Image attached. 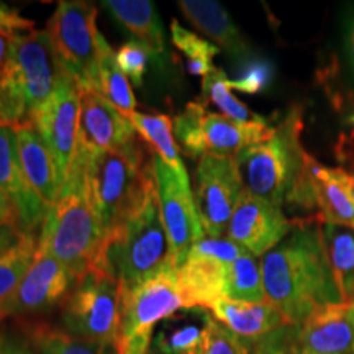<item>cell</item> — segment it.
<instances>
[{
    "instance_id": "obj_43",
    "label": "cell",
    "mask_w": 354,
    "mask_h": 354,
    "mask_svg": "<svg viewBox=\"0 0 354 354\" xmlns=\"http://www.w3.org/2000/svg\"><path fill=\"white\" fill-rule=\"evenodd\" d=\"M348 122H349V123H351V127L354 128V113H351V115H349V117H348Z\"/></svg>"
},
{
    "instance_id": "obj_30",
    "label": "cell",
    "mask_w": 354,
    "mask_h": 354,
    "mask_svg": "<svg viewBox=\"0 0 354 354\" xmlns=\"http://www.w3.org/2000/svg\"><path fill=\"white\" fill-rule=\"evenodd\" d=\"M202 104L212 102L215 107L221 110V115L232 118L240 123H254L263 120L264 117L251 112L250 107L241 104L232 94V81L227 77L225 71L221 68H215L210 74L202 79Z\"/></svg>"
},
{
    "instance_id": "obj_42",
    "label": "cell",
    "mask_w": 354,
    "mask_h": 354,
    "mask_svg": "<svg viewBox=\"0 0 354 354\" xmlns=\"http://www.w3.org/2000/svg\"><path fill=\"white\" fill-rule=\"evenodd\" d=\"M0 225H17V212L7 194L0 189Z\"/></svg>"
},
{
    "instance_id": "obj_2",
    "label": "cell",
    "mask_w": 354,
    "mask_h": 354,
    "mask_svg": "<svg viewBox=\"0 0 354 354\" xmlns=\"http://www.w3.org/2000/svg\"><path fill=\"white\" fill-rule=\"evenodd\" d=\"M171 263L156 180L148 162L138 198L105 236L94 269L110 274L122 287H130L154 276Z\"/></svg>"
},
{
    "instance_id": "obj_9",
    "label": "cell",
    "mask_w": 354,
    "mask_h": 354,
    "mask_svg": "<svg viewBox=\"0 0 354 354\" xmlns=\"http://www.w3.org/2000/svg\"><path fill=\"white\" fill-rule=\"evenodd\" d=\"M84 149L88 192L99 215L105 240L138 198L146 166H143V161L118 153L97 151L87 146H84Z\"/></svg>"
},
{
    "instance_id": "obj_27",
    "label": "cell",
    "mask_w": 354,
    "mask_h": 354,
    "mask_svg": "<svg viewBox=\"0 0 354 354\" xmlns=\"http://www.w3.org/2000/svg\"><path fill=\"white\" fill-rule=\"evenodd\" d=\"M99 94L128 118L136 112V99L131 91L130 81L118 68L115 53L104 35H100Z\"/></svg>"
},
{
    "instance_id": "obj_28",
    "label": "cell",
    "mask_w": 354,
    "mask_h": 354,
    "mask_svg": "<svg viewBox=\"0 0 354 354\" xmlns=\"http://www.w3.org/2000/svg\"><path fill=\"white\" fill-rule=\"evenodd\" d=\"M15 35L0 26V123L13 128L26 125L24 102L13 77L12 39Z\"/></svg>"
},
{
    "instance_id": "obj_1",
    "label": "cell",
    "mask_w": 354,
    "mask_h": 354,
    "mask_svg": "<svg viewBox=\"0 0 354 354\" xmlns=\"http://www.w3.org/2000/svg\"><path fill=\"white\" fill-rule=\"evenodd\" d=\"M268 302L282 313L287 325L299 326L323 305L344 304L336 284L320 220H295L292 233L261 258Z\"/></svg>"
},
{
    "instance_id": "obj_41",
    "label": "cell",
    "mask_w": 354,
    "mask_h": 354,
    "mask_svg": "<svg viewBox=\"0 0 354 354\" xmlns=\"http://www.w3.org/2000/svg\"><path fill=\"white\" fill-rule=\"evenodd\" d=\"M343 41H344V53L351 66V71L354 74V8L348 12V15L344 17V25H343Z\"/></svg>"
},
{
    "instance_id": "obj_24",
    "label": "cell",
    "mask_w": 354,
    "mask_h": 354,
    "mask_svg": "<svg viewBox=\"0 0 354 354\" xmlns=\"http://www.w3.org/2000/svg\"><path fill=\"white\" fill-rule=\"evenodd\" d=\"M136 41L149 48L154 57H162L166 53L165 28L156 7L149 0H107L102 3Z\"/></svg>"
},
{
    "instance_id": "obj_23",
    "label": "cell",
    "mask_w": 354,
    "mask_h": 354,
    "mask_svg": "<svg viewBox=\"0 0 354 354\" xmlns=\"http://www.w3.org/2000/svg\"><path fill=\"white\" fill-rule=\"evenodd\" d=\"M210 313L220 325L248 342H258L264 335L287 325L271 302L245 304L221 299L212 305Z\"/></svg>"
},
{
    "instance_id": "obj_37",
    "label": "cell",
    "mask_w": 354,
    "mask_h": 354,
    "mask_svg": "<svg viewBox=\"0 0 354 354\" xmlns=\"http://www.w3.org/2000/svg\"><path fill=\"white\" fill-rule=\"evenodd\" d=\"M274 77V68L268 59L253 57L243 64V69L234 81H232V88L245 92V94H261L271 86Z\"/></svg>"
},
{
    "instance_id": "obj_45",
    "label": "cell",
    "mask_w": 354,
    "mask_h": 354,
    "mask_svg": "<svg viewBox=\"0 0 354 354\" xmlns=\"http://www.w3.org/2000/svg\"><path fill=\"white\" fill-rule=\"evenodd\" d=\"M0 323H2V318H0Z\"/></svg>"
},
{
    "instance_id": "obj_21",
    "label": "cell",
    "mask_w": 354,
    "mask_h": 354,
    "mask_svg": "<svg viewBox=\"0 0 354 354\" xmlns=\"http://www.w3.org/2000/svg\"><path fill=\"white\" fill-rule=\"evenodd\" d=\"M308 171L318 210L317 218L322 223H335L354 230V201L349 194L344 169H330L312 156Z\"/></svg>"
},
{
    "instance_id": "obj_7",
    "label": "cell",
    "mask_w": 354,
    "mask_h": 354,
    "mask_svg": "<svg viewBox=\"0 0 354 354\" xmlns=\"http://www.w3.org/2000/svg\"><path fill=\"white\" fill-rule=\"evenodd\" d=\"M53 48L81 92H99L100 32L97 7L84 0H63L48 20Z\"/></svg>"
},
{
    "instance_id": "obj_18",
    "label": "cell",
    "mask_w": 354,
    "mask_h": 354,
    "mask_svg": "<svg viewBox=\"0 0 354 354\" xmlns=\"http://www.w3.org/2000/svg\"><path fill=\"white\" fill-rule=\"evenodd\" d=\"M351 304H331L313 310L297 326V354H353Z\"/></svg>"
},
{
    "instance_id": "obj_11",
    "label": "cell",
    "mask_w": 354,
    "mask_h": 354,
    "mask_svg": "<svg viewBox=\"0 0 354 354\" xmlns=\"http://www.w3.org/2000/svg\"><path fill=\"white\" fill-rule=\"evenodd\" d=\"M156 180L159 207L169 240L171 259L179 268L197 241L205 238L198 216L196 196L190 185L189 172H177L154 154L149 161Z\"/></svg>"
},
{
    "instance_id": "obj_13",
    "label": "cell",
    "mask_w": 354,
    "mask_h": 354,
    "mask_svg": "<svg viewBox=\"0 0 354 354\" xmlns=\"http://www.w3.org/2000/svg\"><path fill=\"white\" fill-rule=\"evenodd\" d=\"M79 122L81 88L73 77H68L50 102L35 113L30 123L51 151L63 180L68 177L77 151Z\"/></svg>"
},
{
    "instance_id": "obj_5",
    "label": "cell",
    "mask_w": 354,
    "mask_h": 354,
    "mask_svg": "<svg viewBox=\"0 0 354 354\" xmlns=\"http://www.w3.org/2000/svg\"><path fill=\"white\" fill-rule=\"evenodd\" d=\"M176 269V264L171 263L138 284L122 287L117 354H149L154 326L184 308Z\"/></svg>"
},
{
    "instance_id": "obj_6",
    "label": "cell",
    "mask_w": 354,
    "mask_h": 354,
    "mask_svg": "<svg viewBox=\"0 0 354 354\" xmlns=\"http://www.w3.org/2000/svg\"><path fill=\"white\" fill-rule=\"evenodd\" d=\"M66 333L84 342L117 346L122 320V286L110 274L94 269L79 279L63 300Z\"/></svg>"
},
{
    "instance_id": "obj_32",
    "label": "cell",
    "mask_w": 354,
    "mask_h": 354,
    "mask_svg": "<svg viewBox=\"0 0 354 354\" xmlns=\"http://www.w3.org/2000/svg\"><path fill=\"white\" fill-rule=\"evenodd\" d=\"M171 39L177 50L184 55L189 74L201 76L203 79L215 69L214 57L220 53L215 44L205 41L198 35L185 30L177 20L171 21Z\"/></svg>"
},
{
    "instance_id": "obj_39",
    "label": "cell",
    "mask_w": 354,
    "mask_h": 354,
    "mask_svg": "<svg viewBox=\"0 0 354 354\" xmlns=\"http://www.w3.org/2000/svg\"><path fill=\"white\" fill-rule=\"evenodd\" d=\"M0 354H35L30 343L21 336L0 333Z\"/></svg>"
},
{
    "instance_id": "obj_25",
    "label": "cell",
    "mask_w": 354,
    "mask_h": 354,
    "mask_svg": "<svg viewBox=\"0 0 354 354\" xmlns=\"http://www.w3.org/2000/svg\"><path fill=\"white\" fill-rule=\"evenodd\" d=\"M322 238L344 304L354 299V230L335 223H322Z\"/></svg>"
},
{
    "instance_id": "obj_40",
    "label": "cell",
    "mask_w": 354,
    "mask_h": 354,
    "mask_svg": "<svg viewBox=\"0 0 354 354\" xmlns=\"http://www.w3.org/2000/svg\"><path fill=\"white\" fill-rule=\"evenodd\" d=\"M24 232H20L15 225H0V254L7 253L13 246H17L25 238Z\"/></svg>"
},
{
    "instance_id": "obj_16",
    "label": "cell",
    "mask_w": 354,
    "mask_h": 354,
    "mask_svg": "<svg viewBox=\"0 0 354 354\" xmlns=\"http://www.w3.org/2000/svg\"><path fill=\"white\" fill-rule=\"evenodd\" d=\"M76 279L59 261L44 251H37L32 268L6 304L0 305V318L25 317L46 312L68 297Z\"/></svg>"
},
{
    "instance_id": "obj_10",
    "label": "cell",
    "mask_w": 354,
    "mask_h": 354,
    "mask_svg": "<svg viewBox=\"0 0 354 354\" xmlns=\"http://www.w3.org/2000/svg\"><path fill=\"white\" fill-rule=\"evenodd\" d=\"M13 77L24 102L26 125L71 77L53 48L48 30H25L12 39Z\"/></svg>"
},
{
    "instance_id": "obj_34",
    "label": "cell",
    "mask_w": 354,
    "mask_h": 354,
    "mask_svg": "<svg viewBox=\"0 0 354 354\" xmlns=\"http://www.w3.org/2000/svg\"><path fill=\"white\" fill-rule=\"evenodd\" d=\"M32 335L38 354H117L115 346L84 342L66 331L50 330L46 326L33 330Z\"/></svg>"
},
{
    "instance_id": "obj_17",
    "label": "cell",
    "mask_w": 354,
    "mask_h": 354,
    "mask_svg": "<svg viewBox=\"0 0 354 354\" xmlns=\"http://www.w3.org/2000/svg\"><path fill=\"white\" fill-rule=\"evenodd\" d=\"M0 189L15 207L20 232L35 234L37 230H41L50 207L26 180L19 156L15 128L6 123H0Z\"/></svg>"
},
{
    "instance_id": "obj_29",
    "label": "cell",
    "mask_w": 354,
    "mask_h": 354,
    "mask_svg": "<svg viewBox=\"0 0 354 354\" xmlns=\"http://www.w3.org/2000/svg\"><path fill=\"white\" fill-rule=\"evenodd\" d=\"M225 299L245 304L268 302L261 272V261L245 251L234 263L228 266Z\"/></svg>"
},
{
    "instance_id": "obj_35",
    "label": "cell",
    "mask_w": 354,
    "mask_h": 354,
    "mask_svg": "<svg viewBox=\"0 0 354 354\" xmlns=\"http://www.w3.org/2000/svg\"><path fill=\"white\" fill-rule=\"evenodd\" d=\"M205 354H253L254 342H248L220 325L214 317H205Z\"/></svg>"
},
{
    "instance_id": "obj_8",
    "label": "cell",
    "mask_w": 354,
    "mask_h": 354,
    "mask_svg": "<svg viewBox=\"0 0 354 354\" xmlns=\"http://www.w3.org/2000/svg\"><path fill=\"white\" fill-rule=\"evenodd\" d=\"M179 148L189 158L207 154L234 158L241 149L268 138L272 125L268 118L254 123H240L221 113L207 112L205 104L190 102L184 112L172 120Z\"/></svg>"
},
{
    "instance_id": "obj_14",
    "label": "cell",
    "mask_w": 354,
    "mask_h": 354,
    "mask_svg": "<svg viewBox=\"0 0 354 354\" xmlns=\"http://www.w3.org/2000/svg\"><path fill=\"white\" fill-rule=\"evenodd\" d=\"M79 143L97 151H112L143 161L140 136L130 118L99 92H81Z\"/></svg>"
},
{
    "instance_id": "obj_4",
    "label": "cell",
    "mask_w": 354,
    "mask_h": 354,
    "mask_svg": "<svg viewBox=\"0 0 354 354\" xmlns=\"http://www.w3.org/2000/svg\"><path fill=\"white\" fill-rule=\"evenodd\" d=\"M304 109L292 105L271 135L234 156L245 190L281 207L302 179L310 154L302 146Z\"/></svg>"
},
{
    "instance_id": "obj_44",
    "label": "cell",
    "mask_w": 354,
    "mask_h": 354,
    "mask_svg": "<svg viewBox=\"0 0 354 354\" xmlns=\"http://www.w3.org/2000/svg\"><path fill=\"white\" fill-rule=\"evenodd\" d=\"M351 307H353V317H354V299H353V302H351ZM353 354H354V346H353Z\"/></svg>"
},
{
    "instance_id": "obj_33",
    "label": "cell",
    "mask_w": 354,
    "mask_h": 354,
    "mask_svg": "<svg viewBox=\"0 0 354 354\" xmlns=\"http://www.w3.org/2000/svg\"><path fill=\"white\" fill-rule=\"evenodd\" d=\"M207 325H179L165 328L154 336L153 348L159 354H205Z\"/></svg>"
},
{
    "instance_id": "obj_19",
    "label": "cell",
    "mask_w": 354,
    "mask_h": 354,
    "mask_svg": "<svg viewBox=\"0 0 354 354\" xmlns=\"http://www.w3.org/2000/svg\"><path fill=\"white\" fill-rule=\"evenodd\" d=\"M228 266L223 261L189 253L176 269L177 286L184 299V308H207L225 299Z\"/></svg>"
},
{
    "instance_id": "obj_20",
    "label": "cell",
    "mask_w": 354,
    "mask_h": 354,
    "mask_svg": "<svg viewBox=\"0 0 354 354\" xmlns=\"http://www.w3.org/2000/svg\"><path fill=\"white\" fill-rule=\"evenodd\" d=\"M17 146L21 167L30 185L39 198L51 207L56 202L64 180L46 143L32 125L15 127Z\"/></svg>"
},
{
    "instance_id": "obj_12",
    "label": "cell",
    "mask_w": 354,
    "mask_h": 354,
    "mask_svg": "<svg viewBox=\"0 0 354 354\" xmlns=\"http://www.w3.org/2000/svg\"><path fill=\"white\" fill-rule=\"evenodd\" d=\"M245 192L240 171L233 158L207 154L196 169V203L205 234L221 238L241 194Z\"/></svg>"
},
{
    "instance_id": "obj_3",
    "label": "cell",
    "mask_w": 354,
    "mask_h": 354,
    "mask_svg": "<svg viewBox=\"0 0 354 354\" xmlns=\"http://www.w3.org/2000/svg\"><path fill=\"white\" fill-rule=\"evenodd\" d=\"M102 245L104 230L88 192L86 149L77 143L69 174L39 230L38 250L59 261L77 282L95 268Z\"/></svg>"
},
{
    "instance_id": "obj_36",
    "label": "cell",
    "mask_w": 354,
    "mask_h": 354,
    "mask_svg": "<svg viewBox=\"0 0 354 354\" xmlns=\"http://www.w3.org/2000/svg\"><path fill=\"white\" fill-rule=\"evenodd\" d=\"M154 55L149 48H146L140 41H128L122 44L117 51H115V59H117L118 68L135 86H143V77L148 69V63Z\"/></svg>"
},
{
    "instance_id": "obj_38",
    "label": "cell",
    "mask_w": 354,
    "mask_h": 354,
    "mask_svg": "<svg viewBox=\"0 0 354 354\" xmlns=\"http://www.w3.org/2000/svg\"><path fill=\"white\" fill-rule=\"evenodd\" d=\"M253 354H297V326L284 325L253 344Z\"/></svg>"
},
{
    "instance_id": "obj_26",
    "label": "cell",
    "mask_w": 354,
    "mask_h": 354,
    "mask_svg": "<svg viewBox=\"0 0 354 354\" xmlns=\"http://www.w3.org/2000/svg\"><path fill=\"white\" fill-rule=\"evenodd\" d=\"M130 122L138 133L140 140H143L166 165H169L177 172L187 171L180 158V148L176 143L171 117L165 113L148 115L135 112L130 117Z\"/></svg>"
},
{
    "instance_id": "obj_31",
    "label": "cell",
    "mask_w": 354,
    "mask_h": 354,
    "mask_svg": "<svg viewBox=\"0 0 354 354\" xmlns=\"http://www.w3.org/2000/svg\"><path fill=\"white\" fill-rule=\"evenodd\" d=\"M38 251L37 234H25L19 245L7 253L0 254V305L12 297L13 292L24 281L25 274L32 268Z\"/></svg>"
},
{
    "instance_id": "obj_22",
    "label": "cell",
    "mask_w": 354,
    "mask_h": 354,
    "mask_svg": "<svg viewBox=\"0 0 354 354\" xmlns=\"http://www.w3.org/2000/svg\"><path fill=\"white\" fill-rule=\"evenodd\" d=\"M180 12L198 32L210 37L220 44L230 55L248 63L251 57V50L238 26L230 19L228 12L218 2L212 0H180Z\"/></svg>"
},
{
    "instance_id": "obj_15",
    "label": "cell",
    "mask_w": 354,
    "mask_h": 354,
    "mask_svg": "<svg viewBox=\"0 0 354 354\" xmlns=\"http://www.w3.org/2000/svg\"><path fill=\"white\" fill-rule=\"evenodd\" d=\"M295 227L279 205L256 197L248 190L241 194L225 236L245 248L256 258H263L284 241Z\"/></svg>"
}]
</instances>
